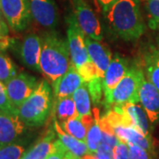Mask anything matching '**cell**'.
<instances>
[{"label": "cell", "instance_id": "obj_1", "mask_svg": "<svg viewBox=\"0 0 159 159\" xmlns=\"http://www.w3.org/2000/svg\"><path fill=\"white\" fill-rule=\"evenodd\" d=\"M103 14L109 28L122 40L135 41L145 33L139 0H118Z\"/></svg>", "mask_w": 159, "mask_h": 159}, {"label": "cell", "instance_id": "obj_2", "mask_svg": "<svg viewBox=\"0 0 159 159\" xmlns=\"http://www.w3.org/2000/svg\"><path fill=\"white\" fill-rule=\"evenodd\" d=\"M42 40L40 72L54 83L73 65L68 42L56 33H48Z\"/></svg>", "mask_w": 159, "mask_h": 159}, {"label": "cell", "instance_id": "obj_3", "mask_svg": "<svg viewBox=\"0 0 159 159\" xmlns=\"http://www.w3.org/2000/svg\"><path fill=\"white\" fill-rule=\"evenodd\" d=\"M52 109V90L43 80L24 102L16 108V115L27 126L36 127L45 123Z\"/></svg>", "mask_w": 159, "mask_h": 159}, {"label": "cell", "instance_id": "obj_4", "mask_svg": "<svg viewBox=\"0 0 159 159\" xmlns=\"http://www.w3.org/2000/svg\"><path fill=\"white\" fill-rule=\"evenodd\" d=\"M144 78V73L140 66L128 69L126 74L112 91V105L124 102H140V90Z\"/></svg>", "mask_w": 159, "mask_h": 159}, {"label": "cell", "instance_id": "obj_5", "mask_svg": "<svg viewBox=\"0 0 159 159\" xmlns=\"http://www.w3.org/2000/svg\"><path fill=\"white\" fill-rule=\"evenodd\" d=\"M67 42L74 66L78 69L90 61L85 43V34L80 29L74 13L67 18Z\"/></svg>", "mask_w": 159, "mask_h": 159}, {"label": "cell", "instance_id": "obj_6", "mask_svg": "<svg viewBox=\"0 0 159 159\" xmlns=\"http://www.w3.org/2000/svg\"><path fill=\"white\" fill-rule=\"evenodd\" d=\"M74 14L77 22L87 36L97 41H102L103 37L100 20L85 0H72Z\"/></svg>", "mask_w": 159, "mask_h": 159}, {"label": "cell", "instance_id": "obj_7", "mask_svg": "<svg viewBox=\"0 0 159 159\" xmlns=\"http://www.w3.org/2000/svg\"><path fill=\"white\" fill-rule=\"evenodd\" d=\"M0 8L11 29L21 31L27 28L31 17L28 0H0Z\"/></svg>", "mask_w": 159, "mask_h": 159}, {"label": "cell", "instance_id": "obj_8", "mask_svg": "<svg viewBox=\"0 0 159 159\" xmlns=\"http://www.w3.org/2000/svg\"><path fill=\"white\" fill-rule=\"evenodd\" d=\"M38 80L27 73L18 74L6 84L7 95L12 105L17 108L39 85Z\"/></svg>", "mask_w": 159, "mask_h": 159}, {"label": "cell", "instance_id": "obj_9", "mask_svg": "<svg viewBox=\"0 0 159 159\" xmlns=\"http://www.w3.org/2000/svg\"><path fill=\"white\" fill-rule=\"evenodd\" d=\"M140 60L145 78L159 90V36L143 47Z\"/></svg>", "mask_w": 159, "mask_h": 159}, {"label": "cell", "instance_id": "obj_10", "mask_svg": "<svg viewBox=\"0 0 159 159\" xmlns=\"http://www.w3.org/2000/svg\"><path fill=\"white\" fill-rule=\"evenodd\" d=\"M128 62L123 57L115 56L111 58L108 68L103 77V95L104 103L107 106H111V94L115 87L123 79L128 71Z\"/></svg>", "mask_w": 159, "mask_h": 159}, {"label": "cell", "instance_id": "obj_11", "mask_svg": "<svg viewBox=\"0 0 159 159\" xmlns=\"http://www.w3.org/2000/svg\"><path fill=\"white\" fill-rule=\"evenodd\" d=\"M31 17L42 27L54 29L58 20V11L54 0H28Z\"/></svg>", "mask_w": 159, "mask_h": 159}, {"label": "cell", "instance_id": "obj_12", "mask_svg": "<svg viewBox=\"0 0 159 159\" xmlns=\"http://www.w3.org/2000/svg\"><path fill=\"white\" fill-rule=\"evenodd\" d=\"M26 126L16 114L0 111V146L16 142L26 131Z\"/></svg>", "mask_w": 159, "mask_h": 159}, {"label": "cell", "instance_id": "obj_13", "mask_svg": "<svg viewBox=\"0 0 159 159\" xmlns=\"http://www.w3.org/2000/svg\"><path fill=\"white\" fill-rule=\"evenodd\" d=\"M113 106L114 109L122 111L129 119L133 127L141 131L146 136L151 137V123L142 104L139 102H124Z\"/></svg>", "mask_w": 159, "mask_h": 159}, {"label": "cell", "instance_id": "obj_14", "mask_svg": "<svg viewBox=\"0 0 159 159\" xmlns=\"http://www.w3.org/2000/svg\"><path fill=\"white\" fill-rule=\"evenodd\" d=\"M140 102L148 115L151 125L159 122V90L146 78L140 90Z\"/></svg>", "mask_w": 159, "mask_h": 159}, {"label": "cell", "instance_id": "obj_15", "mask_svg": "<svg viewBox=\"0 0 159 159\" xmlns=\"http://www.w3.org/2000/svg\"><path fill=\"white\" fill-rule=\"evenodd\" d=\"M43 40L35 34H28L23 39L20 54L22 63L29 69L40 71V57Z\"/></svg>", "mask_w": 159, "mask_h": 159}, {"label": "cell", "instance_id": "obj_16", "mask_svg": "<svg viewBox=\"0 0 159 159\" xmlns=\"http://www.w3.org/2000/svg\"><path fill=\"white\" fill-rule=\"evenodd\" d=\"M84 82L85 81L73 64L66 74L57 81L52 83L54 98L59 99L63 97H73L76 89H78Z\"/></svg>", "mask_w": 159, "mask_h": 159}, {"label": "cell", "instance_id": "obj_17", "mask_svg": "<svg viewBox=\"0 0 159 159\" xmlns=\"http://www.w3.org/2000/svg\"><path fill=\"white\" fill-rule=\"evenodd\" d=\"M85 43L89 56L97 66L100 78L103 79L105 72L112 58L111 51L106 46L102 45L99 41L92 39L87 35H85Z\"/></svg>", "mask_w": 159, "mask_h": 159}, {"label": "cell", "instance_id": "obj_18", "mask_svg": "<svg viewBox=\"0 0 159 159\" xmlns=\"http://www.w3.org/2000/svg\"><path fill=\"white\" fill-rule=\"evenodd\" d=\"M113 130L115 134L118 136L120 141L126 142H131L133 144L138 145L144 149H146L149 153L154 154V146L151 137L146 136L134 127L132 126H114Z\"/></svg>", "mask_w": 159, "mask_h": 159}, {"label": "cell", "instance_id": "obj_19", "mask_svg": "<svg viewBox=\"0 0 159 159\" xmlns=\"http://www.w3.org/2000/svg\"><path fill=\"white\" fill-rule=\"evenodd\" d=\"M54 130L57 134L58 139L61 141L63 145L66 147V148L69 152L73 153L74 156L78 157L80 158L82 157L83 156H85L86 154L89 153L87 143L85 142L80 141L77 138L67 134L61 127L60 124L57 120L54 121Z\"/></svg>", "mask_w": 159, "mask_h": 159}, {"label": "cell", "instance_id": "obj_20", "mask_svg": "<svg viewBox=\"0 0 159 159\" xmlns=\"http://www.w3.org/2000/svg\"><path fill=\"white\" fill-rule=\"evenodd\" d=\"M55 131V130H54ZM49 130L44 137L24 154L21 159H46L54 149L55 132Z\"/></svg>", "mask_w": 159, "mask_h": 159}, {"label": "cell", "instance_id": "obj_21", "mask_svg": "<svg viewBox=\"0 0 159 159\" xmlns=\"http://www.w3.org/2000/svg\"><path fill=\"white\" fill-rule=\"evenodd\" d=\"M53 108L59 123L79 116L73 97L55 99Z\"/></svg>", "mask_w": 159, "mask_h": 159}, {"label": "cell", "instance_id": "obj_22", "mask_svg": "<svg viewBox=\"0 0 159 159\" xmlns=\"http://www.w3.org/2000/svg\"><path fill=\"white\" fill-rule=\"evenodd\" d=\"M79 116L89 115L91 112V97L88 89L87 82H84L73 95Z\"/></svg>", "mask_w": 159, "mask_h": 159}, {"label": "cell", "instance_id": "obj_23", "mask_svg": "<svg viewBox=\"0 0 159 159\" xmlns=\"http://www.w3.org/2000/svg\"><path fill=\"white\" fill-rule=\"evenodd\" d=\"M93 116L95 118V120L88 131L87 140H86V143H87L89 153H96L97 148L102 142V128L99 123L100 117H99V113L97 110L95 111Z\"/></svg>", "mask_w": 159, "mask_h": 159}, {"label": "cell", "instance_id": "obj_24", "mask_svg": "<svg viewBox=\"0 0 159 159\" xmlns=\"http://www.w3.org/2000/svg\"><path fill=\"white\" fill-rule=\"evenodd\" d=\"M59 124L67 134L77 138L80 141L86 142L87 134H88L89 129L85 125V124L83 123V121L81 120L80 116H78L74 119H68V120L61 122Z\"/></svg>", "mask_w": 159, "mask_h": 159}, {"label": "cell", "instance_id": "obj_25", "mask_svg": "<svg viewBox=\"0 0 159 159\" xmlns=\"http://www.w3.org/2000/svg\"><path fill=\"white\" fill-rule=\"evenodd\" d=\"M18 74L17 66L5 53L0 51V81L6 84Z\"/></svg>", "mask_w": 159, "mask_h": 159}, {"label": "cell", "instance_id": "obj_26", "mask_svg": "<svg viewBox=\"0 0 159 159\" xmlns=\"http://www.w3.org/2000/svg\"><path fill=\"white\" fill-rule=\"evenodd\" d=\"M25 153V147L16 142L0 146V159H21Z\"/></svg>", "mask_w": 159, "mask_h": 159}, {"label": "cell", "instance_id": "obj_27", "mask_svg": "<svg viewBox=\"0 0 159 159\" xmlns=\"http://www.w3.org/2000/svg\"><path fill=\"white\" fill-rule=\"evenodd\" d=\"M148 26L159 32V0H147Z\"/></svg>", "mask_w": 159, "mask_h": 159}, {"label": "cell", "instance_id": "obj_28", "mask_svg": "<svg viewBox=\"0 0 159 159\" xmlns=\"http://www.w3.org/2000/svg\"><path fill=\"white\" fill-rule=\"evenodd\" d=\"M88 89L90 95L91 100L95 104L100 103L102 95L103 94V79L102 78H96L90 81L87 82Z\"/></svg>", "mask_w": 159, "mask_h": 159}, {"label": "cell", "instance_id": "obj_29", "mask_svg": "<svg viewBox=\"0 0 159 159\" xmlns=\"http://www.w3.org/2000/svg\"><path fill=\"white\" fill-rule=\"evenodd\" d=\"M0 111L5 113L16 114V108L12 105L7 95L6 84L0 81Z\"/></svg>", "mask_w": 159, "mask_h": 159}, {"label": "cell", "instance_id": "obj_30", "mask_svg": "<svg viewBox=\"0 0 159 159\" xmlns=\"http://www.w3.org/2000/svg\"><path fill=\"white\" fill-rule=\"evenodd\" d=\"M78 72L85 82H89V81L96 79V78H98V77L100 78L97 66H95V64L93 63L92 60L87 63L82 67L78 69Z\"/></svg>", "mask_w": 159, "mask_h": 159}, {"label": "cell", "instance_id": "obj_31", "mask_svg": "<svg viewBox=\"0 0 159 159\" xmlns=\"http://www.w3.org/2000/svg\"><path fill=\"white\" fill-rule=\"evenodd\" d=\"M127 146L131 159H152L151 154L142 147L131 142L127 143Z\"/></svg>", "mask_w": 159, "mask_h": 159}, {"label": "cell", "instance_id": "obj_32", "mask_svg": "<svg viewBox=\"0 0 159 159\" xmlns=\"http://www.w3.org/2000/svg\"><path fill=\"white\" fill-rule=\"evenodd\" d=\"M113 156L114 159H131L127 143L119 140L113 148Z\"/></svg>", "mask_w": 159, "mask_h": 159}, {"label": "cell", "instance_id": "obj_33", "mask_svg": "<svg viewBox=\"0 0 159 159\" xmlns=\"http://www.w3.org/2000/svg\"><path fill=\"white\" fill-rule=\"evenodd\" d=\"M68 150L63 145L59 139L55 140L54 142V149L46 159H64L65 155Z\"/></svg>", "mask_w": 159, "mask_h": 159}, {"label": "cell", "instance_id": "obj_34", "mask_svg": "<svg viewBox=\"0 0 159 159\" xmlns=\"http://www.w3.org/2000/svg\"><path fill=\"white\" fill-rule=\"evenodd\" d=\"M8 23L6 21V18L4 16L2 10L0 8V39H5L8 35L9 33V28H8Z\"/></svg>", "mask_w": 159, "mask_h": 159}, {"label": "cell", "instance_id": "obj_35", "mask_svg": "<svg viewBox=\"0 0 159 159\" xmlns=\"http://www.w3.org/2000/svg\"><path fill=\"white\" fill-rule=\"evenodd\" d=\"M117 1L118 0H95L97 7L100 8L102 12H105Z\"/></svg>", "mask_w": 159, "mask_h": 159}, {"label": "cell", "instance_id": "obj_36", "mask_svg": "<svg viewBox=\"0 0 159 159\" xmlns=\"http://www.w3.org/2000/svg\"><path fill=\"white\" fill-rule=\"evenodd\" d=\"M76 157H76V156H74L73 153H71V152L67 151V152L66 153V155H65V157H64V159H75Z\"/></svg>", "mask_w": 159, "mask_h": 159}, {"label": "cell", "instance_id": "obj_37", "mask_svg": "<svg viewBox=\"0 0 159 159\" xmlns=\"http://www.w3.org/2000/svg\"><path fill=\"white\" fill-rule=\"evenodd\" d=\"M0 40H2V39H0ZM2 43H1V42H0V47L2 46Z\"/></svg>", "mask_w": 159, "mask_h": 159}, {"label": "cell", "instance_id": "obj_38", "mask_svg": "<svg viewBox=\"0 0 159 159\" xmlns=\"http://www.w3.org/2000/svg\"><path fill=\"white\" fill-rule=\"evenodd\" d=\"M75 159H80V157H76V158H75Z\"/></svg>", "mask_w": 159, "mask_h": 159}]
</instances>
